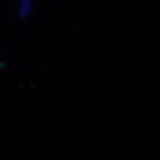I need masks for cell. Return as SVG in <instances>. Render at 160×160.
I'll use <instances>...</instances> for the list:
<instances>
[{"mask_svg":"<svg viewBox=\"0 0 160 160\" xmlns=\"http://www.w3.org/2000/svg\"><path fill=\"white\" fill-rule=\"evenodd\" d=\"M15 14L20 19H27L34 12V4L31 0H20L15 6Z\"/></svg>","mask_w":160,"mask_h":160,"instance_id":"6da1fadb","label":"cell"}]
</instances>
